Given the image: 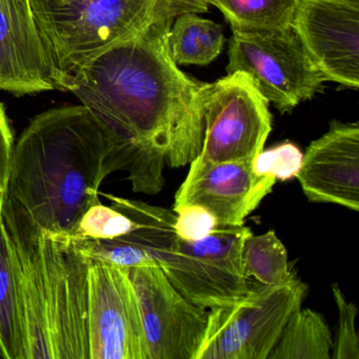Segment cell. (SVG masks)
<instances>
[{"instance_id": "obj_3", "label": "cell", "mask_w": 359, "mask_h": 359, "mask_svg": "<svg viewBox=\"0 0 359 359\" xmlns=\"http://www.w3.org/2000/svg\"><path fill=\"white\" fill-rule=\"evenodd\" d=\"M10 245L24 306L27 359H91L89 256L62 237Z\"/></svg>"}, {"instance_id": "obj_15", "label": "cell", "mask_w": 359, "mask_h": 359, "mask_svg": "<svg viewBox=\"0 0 359 359\" xmlns=\"http://www.w3.org/2000/svg\"><path fill=\"white\" fill-rule=\"evenodd\" d=\"M0 354L5 359H27L20 280L3 220L0 226Z\"/></svg>"}, {"instance_id": "obj_20", "label": "cell", "mask_w": 359, "mask_h": 359, "mask_svg": "<svg viewBox=\"0 0 359 359\" xmlns=\"http://www.w3.org/2000/svg\"><path fill=\"white\" fill-rule=\"evenodd\" d=\"M134 228L135 222L129 216L112 205H106L100 201L85 214L73 238L92 241L116 238L127 234Z\"/></svg>"}, {"instance_id": "obj_22", "label": "cell", "mask_w": 359, "mask_h": 359, "mask_svg": "<svg viewBox=\"0 0 359 359\" xmlns=\"http://www.w3.org/2000/svg\"><path fill=\"white\" fill-rule=\"evenodd\" d=\"M304 153L291 142H283L268 150H262L253 161V169L258 175L273 176L277 182L296 178L302 167Z\"/></svg>"}, {"instance_id": "obj_7", "label": "cell", "mask_w": 359, "mask_h": 359, "mask_svg": "<svg viewBox=\"0 0 359 359\" xmlns=\"http://www.w3.org/2000/svg\"><path fill=\"white\" fill-rule=\"evenodd\" d=\"M306 294L308 285L298 275L281 285L251 283L243 299L210 310L195 359H268Z\"/></svg>"}, {"instance_id": "obj_16", "label": "cell", "mask_w": 359, "mask_h": 359, "mask_svg": "<svg viewBox=\"0 0 359 359\" xmlns=\"http://www.w3.org/2000/svg\"><path fill=\"white\" fill-rule=\"evenodd\" d=\"M333 344L323 315L300 306L290 317L268 359H331Z\"/></svg>"}, {"instance_id": "obj_10", "label": "cell", "mask_w": 359, "mask_h": 359, "mask_svg": "<svg viewBox=\"0 0 359 359\" xmlns=\"http://www.w3.org/2000/svg\"><path fill=\"white\" fill-rule=\"evenodd\" d=\"M140 302L149 359H195L210 310L180 293L159 266L130 269Z\"/></svg>"}, {"instance_id": "obj_19", "label": "cell", "mask_w": 359, "mask_h": 359, "mask_svg": "<svg viewBox=\"0 0 359 359\" xmlns=\"http://www.w3.org/2000/svg\"><path fill=\"white\" fill-rule=\"evenodd\" d=\"M217 8L231 28L273 29L292 25L299 0H203Z\"/></svg>"}, {"instance_id": "obj_21", "label": "cell", "mask_w": 359, "mask_h": 359, "mask_svg": "<svg viewBox=\"0 0 359 359\" xmlns=\"http://www.w3.org/2000/svg\"><path fill=\"white\" fill-rule=\"evenodd\" d=\"M332 293L338 311L337 337L332 358L359 359V336L355 323L358 309L354 302L346 299L337 283H332Z\"/></svg>"}, {"instance_id": "obj_25", "label": "cell", "mask_w": 359, "mask_h": 359, "mask_svg": "<svg viewBox=\"0 0 359 359\" xmlns=\"http://www.w3.org/2000/svg\"><path fill=\"white\" fill-rule=\"evenodd\" d=\"M169 6L176 15L182 13L201 14L209 12V6L203 0H161Z\"/></svg>"}, {"instance_id": "obj_18", "label": "cell", "mask_w": 359, "mask_h": 359, "mask_svg": "<svg viewBox=\"0 0 359 359\" xmlns=\"http://www.w3.org/2000/svg\"><path fill=\"white\" fill-rule=\"evenodd\" d=\"M243 266L248 279L264 285L287 283L296 276L287 259V252L274 230L251 235L243 247Z\"/></svg>"}, {"instance_id": "obj_17", "label": "cell", "mask_w": 359, "mask_h": 359, "mask_svg": "<svg viewBox=\"0 0 359 359\" xmlns=\"http://www.w3.org/2000/svg\"><path fill=\"white\" fill-rule=\"evenodd\" d=\"M224 43L222 27L195 13L176 16L168 36L170 55L177 66H207L217 58Z\"/></svg>"}, {"instance_id": "obj_26", "label": "cell", "mask_w": 359, "mask_h": 359, "mask_svg": "<svg viewBox=\"0 0 359 359\" xmlns=\"http://www.w3.org/2000/svg\"><path fill=\"white\" fill-rule=\"evenodd\" d=\"M3 358V356H1V354H0V359Z\"/></svg>"}, {"instance_id": "obj_23", "label": "cell", "mask_w": 359, "mask_h": 359, "mask_svg": "<svg viewBox=\"0 0 359 359\" xmlns=\"http://www.w3.org/2000/svg\"><path fill=\"white\" fill-rule=\"evenodd\" d=\"M175 213L173 228L176 235L184 241H198L217 230L220 224L212 212L199 205L173 207Z\"/></svg>"}, {"instance_id": "obj_4", "label": "cell", "mask_w": 359, "mask_h": 359, "mask_svg": "<svg viewBox=\"0 0 359 359\" xmlns=\"http://www.w3.org/2000/svg\"><path fill=\"white\" fill-rule=\"evenodd\" d=\"M104 196L135 222L133 230L116 239L146 252L191 302L213 310L249 294L251 283L243 271V247L251 229L220 226L205 238L184 241L174 231L173 210L115 195Z\"/></svg>"}, {"instance_id": "obj_24", "label": "cell", "mask_w": 359, "mask_h": 359, "mask_svg": "<svg viewBox=\"0 0 359 359\" xmlns=\"http://www.w3.org/2000/svg\"><path fill=\"white\" fill-rule=\"evenodd\" d=\"M13 148V132L6 114L5 108L0 102V226L3 220L1 213H3L4 197H5Z\"/></svg>"}, {"instance_id": "obj_5", "label": "cell", "mask_w": 359, "mask_h": 359, "mask_svg": "<svg viewBox=\"0 0 359 359\" xmlns=\"http://www.w3.org/2000/svg\"><path fill=\"white\" fill-rule=\"evenodd\" d=\"M55 89L83 62L129 39L163 14L161 0H29Z\"/></svg>"}, {"instance_id": "obj_8", "label": "cell", "mask_w": 359, "mask_h": 359, "mask_svg": "<svg viewBox=\"0 0 359 359\" xmlns=\"http://www.w3.org/2000/svg\"><path fill=\"white\" fill-rule=\"evenodd\" d=\"M203 121L199 156L211 163H253L272 130L269 102L241 72L212 83H201Z\"/></svg>"}, {"instance_id": "obj_13", "label": "cell", "mask_w": 359, "mask_h": 359, "mask_svg": "<svg viewBox=\"0 0 359 359\" xmlns=\"http://www.w3.org/2000/svg\"><path fill=\"white\" fill-rule=\"evenodd\" d=\"M296 178L311 203L358 212V123L332 121L329 131L306 149Z\"/></svg>"}, {"instance_id": "obj_6", "label": "cell", "mask_w": 359, "mask_h": 359, "mask_svg": "<svg viewBox=\"0 0 359 359\" xmlns=\"http://www.w3.org/2000/svg\"><path fill=\"white\" fill-rule=\"evenodd\" d=\"M232 32L226 72L247 75L279 112H291L311 100L327 81L292 25Z\"/></svg>"}, {"instance_id": "obj_12", "label": "cell", "mask_w": 359, "mask_h": 359, "mask_svg": "<svg viewBox=\"0 0 359 359\" xmlns=\"http://www.w3.org/2000/svg\"><path fill=\"white\" fill-rule=\"evenodd\" d=\"M189 165L174 207L201 205L214 214L220 226H243L277 182L273 176L258 175L253 163L247 161L211 163L197 155Z\"/></svg>"}, {"instance_id": "obj_2", "label": "cell", "mask_w": 359, "mask_h": 359, "mask_svg": "<svg viewBox=\"0 0 359 359\" xmlns=\"http://www.w3.org/2000/svg\"><path fill=\"white\" fill-rule=\"evenodd\" d=\"M123 167V147L83 104L41 113L12 152L1 213L10 241L73 238L104 178Z\"/></svg>"}, {"instance_id": "obj_9", "label": "cell", "mask_w": 359, "mask_h": 359, "mask_svg": "<svg viewBox=\"0 0 359 359\" xmlns=\"http://www.w3.org/2000/svg\"><path fill=\"white\" fill-rule=\"evenodd\" d=\"M89 336L91 359H149L129 269L91 257Z\"/></svg>"}, {"instance_id": "obj_1", "label": "cell", "mask_w": 359, "mask_h": 359, "mask_svg": "<svg viewBox=\"0 0 359 359\" xmlns=\"http://www.w3.org/2000/svg\"><path fill=\"white\" fill-rule=\"evenodd\" d=\"M176 16L163 14L75 68L62 83L123 149L134 192L163 190L165 163L189 165L201 152V83L178 69L168 36Z\"/></svg>"}, {"instance_id": "obj_11", "label": "cell", "mask_w": 359, "mask_h": 359, "mask_svg": "<svg viewBox=\"0 0 359 359\" xmlns=\"http://www.w3.org/2000/svg\"><path fill=\"white\" fill-rule=\"evenodd\" d=\"M292 26L327 81L359 86V0H299Z\"/></svg>"}, {"instance_id": "obj_14", "label": "cell", "mask_w": 359, "mask_h": 359, "mask_svg": "<svg viewBox=\"0 0 359 359\" xmlns=\"http://www.w3.org/2000/svg\"><path fill=\"white\" fill-rule=\"evenodd\" d=\"M53 89L51 65L29 0H0V90L32 94Z\"/></svg>"}]
</instances>
